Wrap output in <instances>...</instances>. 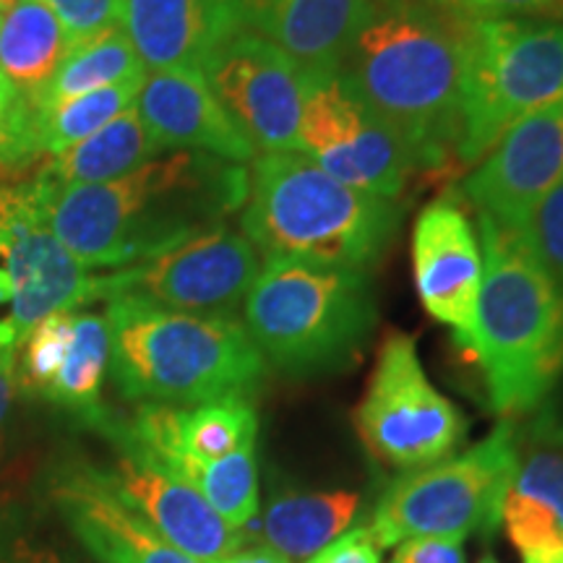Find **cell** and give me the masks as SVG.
<instances>
[{"label": "cell", "mask_w": 563, "mask_h": 563, "mask_svg": "<svg viewBox=\"0 0 563 563\" xmlns=\"http://www.w3.org/2000/svg\"><path fill=\"white\" fill-rule=\"evenodd\" d=\"M361 496L352 490L295 493L269 504L262 519L264 545L287 561H311L316 553L342 538L352 525Z\"/></svg>", "instance_id": "obj_22"}, {"label": "cell", "mask_w": 563, "mask_h": 563, "mask_svg": "<svg viewBox=\"0 0 563 563\" xmlns=\"http://www.w3.org/2000/svg\"><path fill=\"white\" fill-rule=\"evenodd\" d=\"M11 300H13L11 277H9V272L0 269V302H11Z\"/></svg>", "instance_id": "obj_37"}, {"label": "cell", "mask_w": 563, "mask_h": 563, "mask_svg": "<svg viewBox=\"0 0 563 563\" xmlns=\"http://www.w3.org/2000/svg\"><path fill=\"white\" fill-rule=\"evenodd\" d=\"M561 19H563V5H561Z\"/></svg>", "instance_id": "obj_42"}, {"label": "cell", "mask_w": 563, "mask_h": 563, "mask_svg": "<svg viewBox=\"0 0 563 563\" xmlns=\"http://www.w3.org/2000/svg\"><path fill=\"white\" fill-rule=\"evenodd\" d=\"M118 449L121 454L104 475L162 540L199 563H214L243 545L245 534L232 530L191 483L133 449Z\"/></svg>", "instance_id": "obj_15"}, {"label": "cell", "mask_w": 563, "mask_h": 563, "mask_svg": "<svg viewBox=\"0 0 563 563\" xmlns=\"http://www.w3.org/2000/svg\"><path fill=\"white\" fill-rule=\"evenodd\" d=\"M110 371V327L100 313L76 311L74 334L63 361L40 394L47 402L81 415L91 426L102 428L108 412L102 410V384Z\"/></svg>", "instance_id": "obj_23"}, {"label": "cell", "mask_w": 563, "mask_h": 563, "mask_svg": "<svg viewBox=\"0 0 563 563\" xmlns=\"http://www.w3.org/2000/svg\"><path fill=\"white\" fill-rule=\"evenodd\" d=\"M253 452L256 443L238 449L222 460H178L167 464V470L191 483L232 530L243 532V527H249L258 511V470Z\"/></svg>", "instance_id": "obj_25"}, {"label": "cell", "mask_w": 563, "mask_h": 563, "mask_svg": "<svg viewBox=\"0 0 563 563\" xmlns=\"http://www.w3.org/2000/svg\"><path fill=\"white\" fill-rule=\"evenodd\" d=\"M19 334L9 319L0 321V426H3L9 407L16 391V357H19Z\"/></svg>", "instance_id": "obj_33"}, {"label": "cell", "mask_w": 563, "mask_h": 563, "mask_svg": "<svg viewBox=\"0 0 563 563\" xmlns=\"http://www.w3.org/2000/svg\"><path fill=\"white\" fill-rule=\"evenodd\" d=\"M243 311L264 361L292 378L342 371L378 321L365 272L300 258H266Z\"/></svg>", "instance_id": "obj_6"}, {"label": "cell", "mask_w": 563, "mask_h": 563, "mask_svg": "<svg viewBox=\"0 0 563 563\" xmlns=\"http://www.w3.org/2000/svg\"><path fill=\"white\" fill-rule=\"evenodd\" d=\"M13 3H16V0H0V16H3V13H9Z\"/></svg>", "instance_id": "obj_38"}, {"label": "cell", "mask_w": 563, "mask_h": 563, "mask_svg": "<svg viewBox=\"0 0 563 563\" xmlns=\"http://www.w3.org/2000/svg\"><path fill=\"white\" fill-rule=\"evenodd\" d=\"M378 551L382 548L373 540L368 527H361V530H352L336 538L332 545L316 553L308 563H382V553Z\"/></svg>", "instance_id": "obj_32"}, {"label": "cell", "mask_w": 563, "mask_h": 563, "mask_svg": "<svg viewBox=\"0 0 563 563\" xmlns=\"http://www.w3.org/2000/svg\"><path fill=\"white\" fill-rule=\"evenodd\" d=\"M146 79V76H144ZM144 79H131L112 84V87L89 91V95L74 97V100L58 104L45 115L40 133L42 154L55 157V154L70 150L79 141L89 139L104 125L123 115L125 110L136 104Z\"/></svg>", "instance_id": "obj_26"}, {"label": "cell", "mask_w": 563, "mask_h": 563, "mask_svg": "<svg viewBox=\"0 0 563 563\" xmlns=\"http://www.w3.org/2000/svg\"><path fill=\"white\" fill-rule=\"evenodd\" d=\"M481 563H498V561H496V559H493V555H485V559H483Z\"/></svg>", "instance_id": "obj_40"}, {"label": "cell", "mask_w": 563, "mask_h": 563, "mask_svg": "<svg viewBox=\"0 0 563 563\" xmlns=\"http://www.w3.org/2000/svg\"><path fill=\"white\" fill-rule=\"evenodd\" d=\"M68 530L97 563H199L173 548L91 464L63 467L51 488Z\"/></svg>", "instance_id": "obj_16"}, {"label": "cell", "mask_w": 563, "mask_h": 563, "mask_svg": "<svg viewBox=\"0 0 563 563\" xmlns=\"http://www.w3.org/2000/svg\"><path fill=\"white\" fill-rule=\"evenodd\" d=\"M298 152L344 186L391 201L418 170L405 139L363 100L342 68L308 79Z\"/></svg>", "instance_id": "obj_10"}, {"label": "cell", "mask_w": 563, "mask_h": 563, "mask_svg": "<svg viewBox=\"0 0 563 563\" xmlns=\"http://www.w3.org/2000/svg\"><path fill=\"white\" fill-rule=\"evenodd\" d=\"M0 563H79L51 545L32 543V540H16V543L0 548Z\"/></svg>", "instance_id": "obj_34"}, {"label": "cell", "mask_w": 563, "mask_h": 563, "mask_svg": "<svg viewBox=\"0 0 563 563\" xmlns=\"http://www.w3.org/2000/svg\"><path fill=\"white\" fill-rule=\"evenodd\" d=\"M262 272L258 251L228 224L201 232L150 262L108 274L110 298L139 295L186 313L232 316Z\"/></svg>", "instance_id": "obj_11"}, {"label": "cell", "mask_w": 563, "mask_h": 563, "mask_svg": "<svg viewBox=\"0 0 563 563\" xmlns=\"http://www.w3.org/2000/svg\"><path fill=\"white\" fill-rule=\"evenodd\" d=\"M214 563H290V561L269 545H251V548H238L235 553L224 555V559Z\"/></svg>", "instance_id": "obj_35"}, {"label": "cell", "mask_w": 563, "mask_h": 563, "mask_svg": "<svg viewBox=\"0 0 563 563\" xmlns=\"http://www.w3.org/2000/svg\"><path fill=\"white\" fill-rule=\"evenodd\" d=\"M519 464L517 433L511 422H501L467 452L394 481L373 514V540L378 548H391L410 538L490 534L501 525L506 493Z\"/></svg>", "instance_id": "obj_8"}, {"label": "cell", "mask_w": 563, "mask_h": 563, "mask_svg": "<svg viewBox=\"0 0 563 563\" xmlns=\"http://www.w3.org/2000/svg\"><path fill=\"white\" fill-rule=\"evenodd\" d=\"M431 3H435V5H441V9H446V5H449V0H431Z\"/></svg>", "instance_id": "obj_39"}, {"label": "cell", "mask_w": 563, "mask_h": 563, "mask_svg": "<svg viewBox=\"0 0 563 563\" xmlns=\"http://www.w3.org/2000/svg\"><path fill=\"white\" fill-rule=\"evenodd\" d=\"M389 563H467L462 540L410 538L402 540Z\"/></svg>", "instance_id": "obj_31"}, {"label": "cell", "mask_w": 563, "mask_h": 563, "mask_svg": "<svg viewBox=\"0 0 563 563\" xmlns=\"http://www.w3.org/2000/svg\"><path fill=\"white\" fill-rule=\"evenodd\" d=\"M563 104V24L470 21L454 165L473 167L525 118Z\"/></svg>", "instance_id": "obj_7"}, {"label": "cell", "mask_w": 563, "mask_h": 563, "mask_svg": "<svg viewBox=\"0 0 563 563\" xmlns=\"http://www.w3.org/2000/svg\"><path fill=\"white\" fill-rule=\"evenodd\" d=\"M509 493L543 509L563 532V456L538 452L519 464Z\"/></svg>", "instance_id": "obj_28"}, {"label": "cell", "mask_w": 563, "mask_h": 563, "mask_svg": "<svg viewBox=\"0 0 563 563\" xmlns=\"http://www.w3.org/2000/svg\"><path fill=\"white\" fill-rule=\"evenodd\" d=\"M483 285L473 332L456 342L483 371L488 402L504 418L538 407L563 373V290L519 230L477 214Z\"/></svg>", "instance_id": "obj_3"}, {"label": "cell", "mask_w": 563, "mask_h": 563, "mask_svg": "<svg viewBox=\"0 0 563 563\" xmlns=\"http://www.w3.org/2000/svg\"><path fill=\"white\" fill-rule=\"evenodd\" d=\"M146 68L133 51L129 34L121 30H110L97 37L76 42L68 47L66 58L55 70V76L45 89L40 91L37 102L42 110V121L53 108L74 100V97L89 95V91L112 87V84L144 79Z\"/></svg>", "instance_id": "obj_24"}, {"label": "cell", "mask_w": 563, "mask_h": 563, "mask_svg": "<svg viewBox=\"0 0 563 563\" xmlns=\"http://www.w3.org/2000/svg\"><path fill=\"white\" fill-rule=\"evenodd\" d=\"M519 235L538 264L563 290V183L538 203Z\"/></svg>", "instance_id": "obj_27"}, {"label": "cell", "mask_w": 563, "mask_h": 563, "mask_svg": "<svg viewBox=\"0 0 563 563\" xmlns=\"http://www.w3.org/2000/svg\"><path fill=\"white\" fill-rule=\"evenodd\" d=\"M136 112L162 152H201L232 165L258 157L201 70H154L141 84Z\"/></svg>", "instance_id": "obj_17"}, {"label": "cell", "mask_w": 563, "mask_h": 563, "mask_svg": "<svg viewBox=\"0 0 563 563\" xmlns=\"http://www.w3.org/2000/svg\"><path fill=\"white\" fill-rule=\"evenodd\" d=\"M70 42L42 0H16L0 19V81L40 97L66 58Z\"/></svg>", "instance_id": "obj_21"}, {"label": "cell", "mask_w": 563, "mask_h": 563, "mask_svg": "<svg viewBox=\"0 0 563 563\" xmlns=\"http://www.w3.org/2000/svg\"><path fill=\"white\" fill-rule=\"evenodd\" d=\"M563 0H449L446 9L464 21H496L511 16L561 19Z\"/></svg>", "instance_id": "obj_30"}, {"label": "cell", "mask_w": 563, "mask_h": 563, "mask_svg": "<svg viewBox=\"0 0 563 563\" xmlns=\"http://www.w3.org/2000/svg\"><path fill=\"white\" fill-rule=\"evenodd\" d=\"M201 74L256 152L298 150L311 74L290 55L243 30L211 55Z\"/></svg>", "instance_id": "obj_12"}, {"label": "cell", "mask_w": 563, "mask_h": 563, "mask_svg": "<svg viewBox=\"0 0 563 563\" xmlns=\"http://www.w3.org/2000/svg\"><path fill=\"white\" fill-rule=\"evenodd\" d=\"M123 30L152 70H201L241 34L238 0H125Z\"/></svg>", "instance_id": "obj_18"}, {"label": "cell", "mask_w": 563, "mask_h": 563, "mask_svg": "<svg viewBox=\"0 0 563 563\" xmlns=\"http://www.w3.org/2000/svg\"><path fill=\"white\" fill-rule=\"evenodd\" d=\"M355 428L371 456L405 473L452 456L467 433L462 412L431 384L415 336L405 332L384 336Z\"/></svg>", "instance_id": "obj_9"}, {"label": "cell", "mask_w": 563, "mask_h": 563, "mask_svg": "<svg viewBox=\"0 0 563 563\" xmlns=\"http://www.w3.org/2000/svg\"><path fill=\"white\" fill-rule=\"evenodd\" d=\"M412 274L428 316L462 342L473 332L483 285V251L454 194L420 211L412 228Z\"/></svg>", "instance_id": "obj_14"}, {"label": "cell", "mask_w": 563, "mask_h": 563, "mask_svg": "<svg viewBox=\"0 0 563 563\" xmlns=\"http://www.w3.org/2000/svg\"><path fill=\"white\" fill-rule=\"evenodd\" d=\"M159 154L162 146L154 141L133 104L104 129L91 133L89 139L51 157V162L42 167V175L60 188L95 186V183L123 178Z\"/></svg>", "instance_id": "obj_20"}, {"label": "cell", "mask_w": 563, "mask_h": 563, "mask_svg": "<svg viewBox=\"0 0 563 563\" xmlns=\"http://www.w3.org/2000/svg\"><path fill=\"white\" fill-rule=\"evenodd\" d=\"M110 373L131 402L194 407L222 397H251L266 361L235 316L186 313L139 295H115Z\"/></svg>", "instance_id": "obj_4"}, {"label": "cell", "mask_w": 563, "mask_h": 563, "mask_svg": "<svg viewBox=\"0 0 563 563\" xmlns=\"http://www.w3.org/2000/svg\"><path fill=\"white\" fill-rule=\"evenodd\" d=\"M397 201L344 186L298 150L264 152L249 173L243 235L266 258L365 272L397 232Z\"/></svg>", "instance_id": "obj_5"}, {"label": "cell", "mask_w": 563, "mask_h": 563, "mask_svg": "<svg viewBox=\"0 0 563 563\" xmlns=\"http://www.w3.org/2000/svg\"><path fill=\"white\" fill-rule=\"evenodd\" d=\"M470 21L428 0L378 5L342 70L363 100L410 146L418 167L454 165Z\"/></svg>", "instance_id": "obj_2"}, {"label": "cell", "mask_w": 563, "mask_h": 563, "mask_svg": "<svg viewBox=\"0 0 563 563\" xmlns=\"http://www.w3.org/2000/svg\"><path fill=\"white\" fill-rule=\"evenodd\" d=\"M389 3H394V0H376V5H389Z\"/></svg>", "instance_id": "obj_41"}, {"label": "cell", "mask_w": 563, "mask_h": 563, "mask_svg": "<svg viewBox=\"0 0 563 563\" xmlns=\"http://www.w3.org/2000/svg\"><path fill=\"white\" fill-rule=\"evenodd\" d=\"M60 21L70 45L121 30L125 0H42Z\"/></svg>", "instance_id": "obj_29"}, {"label": "cell", "mask_w": 563, "mask_h": 563, "mask_svg": "<svg viewBox=\"0 0 563 563\" xmlns=\"http://www.w3.org/2000/svg\"><path fill=\"white\" fill-rule=\"evenodd\" d=\"M563 183V104L525 118L506 131L462 191L477 214L522 230L538 203Z\"/></svg>", "instance_id": "obj_13"}, {"label": "cell", "mask_w": 563, "mask_h": 563, "mask_svg": "<svg viewBox=\"0 0 563 563\" xmlns=\"http://www.w3.org/2000/svg\"><path fill=\"white\" fill-rule=\"evenodd\" d=\"M249 199V173L201 152L154 157L139 170L95 186H55L45 220L87 269H129L178 249Z\"/></svg>", "instance_id": "obj_1"}, {"label": "cell", "mask_w": 563, "mask_h": 563, "mask_svg": "<svg viewBox=\"0 0 563 563\" xmlns=\"http://www.w3.org/2000/svg\"><path fill=\"white\" fill-rule=\"evenodd\" d=\"M243 26L287 53L306 74H332L347 58L376 0H238Z\"/></svg>", "instance_id": "obj_19"}, {"label": "cell", "mask_w": 563, "mask_h": 563, "mask_svg": "<svg viewBox=\"0 0 563 563\" xmlns=\"http://www.w3.org/2000/svg\"><path fill=\"white\" fill-rule=\"evenodd\" d=\"M0 19H3V16H0Z\"/></svg>", "instance_id": "obj_43"}, {"label": "cell", "mask_w": 563, "mask_h": 563, "mask_svg": "<svg viewBox=\"0 0 563 563\" xmlns=\"http://www.w3.org/2000/svg\"><path fill=\"white\" fill-rule=\"evenodd\" d=\"M525 563H563V543L543 548V551H532L522 555Z\"/></svg>", "instance_id": "obj_36"}]
</instances>
